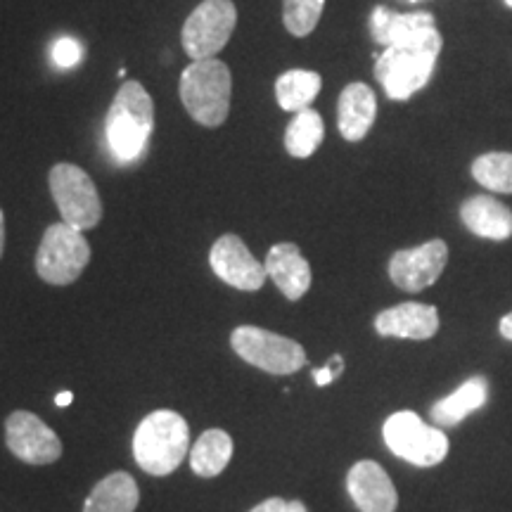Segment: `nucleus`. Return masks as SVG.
I'll use <instances>...</instances> for the list:
<instances>
[{"instance_id": "obj_24", "label": "nucleus", "mask_w": 512, "mask_h": 512, "mask_svg": "<svg viewBox=\"0 0 512 512\" xmlns=\"http://www.w3.org/2000/svg\"><path fill=\"white\" fill-rule=\"evenodd\" d=\"M472 178L491 192L512 195V152H486L472 162Z\"/></svg>"}, {"instance_id": "obj_27", "label": "nucleus", "mask_w": 512, "mask_h": 512, "mask_svg": "<svg viewBox=\"0 0 512 512\" xmlns=\"http://www.w3.org/2000/svg\"><path fill=\"white\" fill-rule=\"evenodd\" d=\"M342 370H344V361H342V356H332L328 366H325V368H318V370H313V380H316L318 387H328L330 382H335L337 377L342 375Z\"/></svg>"}, {"instance_id": "obj_25", "label": "nucleus", "mask_w": 512, "mask_h": 512, "mask_svg": "<svg viewBox=\"0 0 512 512\" xmlns=\"http://www.w3.org/2000/svg\"><path fill=\"white\" fill-rule=\"evenodd\" d=\"M325 0H283V22L292 36L304 38L318 27Z\"/></svg>"}, {"instance_id": "obj_7", "label": "nucleus", "mask_w": 512, "mask_h": 512, "mask_svg": "<svg viewBox=\"0 0 512 512\" xmlns=\"http://www.w3.org/2000/svg\"><path fill=\"white\" fill-rule=\"evenodd\" d=\"M230 347L249 366L271 375H292L306 366V351L299 342L275 335L256 325H240L230 335Z\"/></svg>"}, {"instance_id": "obj_19", "label": "nucleus", "mask_w": 512, "mask_h": 512, "mask_svg": "<svg viewBox=\"0 0 512 512\" xmlns=\"http://www.w3.org/2000/svg\"><path fill=\"white\" fill-rule=\"evenodd\" d=\"M140 491L136 479L126 472H112L88 496L83 512H133L138 508Z\"/></svg>"}, {"instance_id": "obj_28", "label": "nucleus", "mask_w": 512, "mask_h": 512, "mask_svg": "<svg viewBox=\"0 0 512 512\" xmlns=\"http://www.w3.org/2000/svg\"><path fill=\"white\" fill-rule=\"evenodd\" d=\"M285 503L287 501H283V498H268V501L259 503L254 510H249V512H283Z\"/></svg>"}, {"instance_id": "obj_17", "label": "nucleus", "mask_w": 512, "mask_h": 512, "mask_svg": "<svg viewBox=\"0 0 512 512\" xmlns=\"http://www.w3.org/2000/svg\"><path fill=\"white\" fill-rule=\"evenodd\" d=\"M460 221L486 240L501 242L512 235V211L489 195H475L460 204Z\"/></svg>"}, {"instance_id": "obj_32", "label": "nucleus", "mask_w": 512, "mask_h": 512, "mask_svg": "<svg viewBox=\"0 0 512 512\" xmlns=\"http://www.w3.org/2000/svg\"><path fill=\"white\" fill-rule=\"evenodd\" d=\"M3 249H5V216H3V209H0V256H3Z\"/></svg>"}, {"instance_id": "obj_22", "label": "nucleus", "mask_w": 512, "mask_h": 512, "mask_svg": "<svg viewBox=\"0 0 512 512\" xmlns=\"http://www.w3.org/2000/svg\"><path fill=\"white\" fill-rule=\"evenodd\" d=\"M233 456V439L223 430H207L190 448V467L200 477H216Z\"/></svg>"}, {"instance_id": "obj_29", "label": "nucleus", "mask_w": 512, "mask_h": 512, "mask_svg": "<svg viewBox=\"0 0 512 512\" xmlns=\"http://www.w3.org/2000/svg\"><path fill=\"white\" fill-rule=\"evenodd\" d=\"M501 335L512 342V313L501 318Z\"/></svg>"}, {"instance_id": "obj_11", "label": "nucleus", "mask_w": 512, "mask_h": 512, "mask_svg": "<svg viewBox=\"0 0 512 512\" xmlns=\"http://www.w3.org/2000/svg\"><path fill=\"white\" fill-rule=\"evenodd\" d=\"M448 261L444 240H430L413 249H399L389 259V278L403 292H422L437 283Z\"/></svg>"}, {"instance_id": "obj_12", "label": "nucleus", "mask_w": 512, "mask_h": 512, "mask_svg": "<svg viewBox=\"0 0 512 512\" xmlns=\"http://www.w3.org/2000/svg\"><path fill=\"white\" fill-rule=\"evenodd\" d=\"M209 264L216 278H221L223 283L242 292L261 290L268 278L266 266L259 264L245 242L233 233L221 235L214 242L209 252Z\"/></svg>"}, {"instance_id": "obj_10", "label": "nucleus", "mask_w": 512, "mask_h": 512, "mask_svg": "<svg viewBox=\"0 0 512 512\" xmlns=\"http://www.w3.org/2000/svg\"><path fill=\"white\" fill-rule=\"evenodd\" d=\"M5 444L29 465H50L62 456V441L38 415L15 411L5 420Z\"/></svg>"}, {"instance_id": "obj_8", "label": "nucleus", "mask_w": 512, "mask_h": 512, "mask_svg": "<svg viewBox=\"0 0 512 512\" xmlns=\"http://www.w3.org/2000/svg\"><path fill=\"white\" fill-rule=\"evenodd\" d=\"M384 444L394 456L418 467H434L448 456V437L437 427L425 425L418 413L389 415L382 427Z\"/></svg>"}, {"instance_id": "obj_4", "label": "nucleus", "mask_w": 512, "mask_h": 512, "mask_svg": "<svg viewBox=\"0 0 512 512\" xmlns=\"http://www.w3.org/2000/svg\"><path fill=\"white\" fill-rule=\"evenodd\" d=\"M183 107L197 124L219 128L226 124L230 112V95H233V76L226 62L209 57V60H192L181 74Z\"/></svg>"}, {"instance_id": "obj_30", "label": "nucleus", "mask_w": 512, "mask_h": 512, "mask_svg": "<svg viewBox=\"0 0 512 512\" xmlns=\"http://www.w3.org/2000/svg\"><path fill=\"white\" fill-rule=\"evenodd\" d=\"M72 401H74V394H72V392H60V394H57V399H55V403H57V406H60V408L69 406V403H72Z\"/></svg>"}, {"instance_id": "obj_13", "label": "nucleus", "mask_w": 512, "mask_h": 512, "mask_svg": "<svg viewBox=\"0 0 512 512\" xmlns=\"http://www.w3.org/2000/svg\"><path fill=\"white\" fill-rule=\"evenodd\" d=\"M347 489L351 501L361 512H396V505H399L392 479L375 460H361L351 467Z\"/></svg>"}, {"instance_id": "obj_6", "label": "nucleus", "mask_w": 512, "mask_h": 512, "mask_svg": "<svg viewBox=\"0 0 512 512\" xmlns=\"http://www.w3.org/2000/svg\"><path fill=\"white\" fill-rule=\"evenodd\" d=\"M50 195L60 209L62 221L76 230H91L102 219V200L93 178L81 166L60 162L50 169Z\"/></svg>"}, {"instance_id": "obj_14", "label": "nucleus", "mask_w": 512, "mask_h": 512, "mask_svg": "<svg viewBox=\"0 0 512 512\" xmlns=\"http://www.w3.org/2000/svg\"><path fill=\"white\" fill-rule=\"evenodd\" d=\"M375 330L382 337H396V339H430L437 335L439 330V311L430 304L406 302L392 309L377 313Z\"/></svg>"}, {"instance_id": "obj_26", "label": "nucleus", "mask_w": 512, "mask_h": 512, "mask_svg": "<svg viewBox=\"0 0 512 512\" xmlns=\"http://www.w3.org/2000/svg\"><path fill=\"white\" fill-rule=\"evenodd\" d=\"M81 57H83V48H81V43L76 41V38L62 36L53 43V62L60 69L76 67V64L81 62Z\"/></svg>"}, {"instance_id": "obj_34", "label": "nucleus", "mask_w": 512, "mask_h": 512, "mask_svg": "<svg viewBox=\"0 0 512 512\" xmlns=\"http://www.w3.org/2000/svg\"><path fill=\"white\" fill-rule=\"evenodd\" d=\"M413 3H415V0H413Z\"/></svg>"}, {"instance_id": "obj_2", "label": "nucleus", "mask_w": 512, "mask_h": 512, "mask_svg": "<svg viewBox=\"0 0 512 512\" xmlns=\"http://www.w3.org/2000/svg\"><path fill=\"white\" fill-rule=\"evenodd\" d=\"M155 131V102L143 83L126 81L114 95L105 119V138L114 159L121 164L138 162L147 152Z\"/></svg>"}, {"instance_id": "obj_1", "label": "nucleus", "mask_w": 512, "mask_h": 512, "mask_svg": "<svg viewBox=\"0 0 512 512\" xmlns=\"http://www.w3.org/2000/svg\"><path fill=\"white\" fill-rule=\"evenodd\" d=\"M441 46H444V38L439 29L427 27L384 48L375 62V76L382 83L387 98L403 102L422 91L432 79Z\"/></svg>"}, {"instance_id": "obj_16", "label": "nucleus", "mask_w": 512, "mask_h": 512, "mask_svg": "<svg viewBox=\"0 0 512 512\" xmlns=\"http://www.w3.org/2000/svg\"><path fill=\"white\" fill-rule=\"evenodd\" d=\"M377 119V98L366 83H349L337 102V128L344 140L358 143L368 136Z\"/></svg>"}, {"instance_id": "obj_31", "label": "nucleus", "mask_w": 512, "mask_h": 512, "mask_svg": "<svg viewBox=\"0 0 512 512\" xmlns=\"http://www.w3.org/2000/svg\"><path fill=\"white\" fill-rule=\"evenodd\" d=\"M283 512H309V510H306V505L302 501H287Z\"/></svg>"}, {"instance_id": "obj_21", "label": "nucleus", "mask_w": 512, "mask_h": 512, "mask_svg": "<svg viewBox=\"0 0 512 512\" xmlns=\"http://www.w3.org/2000/svg\"><path fill=\"white\" fill-rule=\"evenodd\" d=\"M323 79L318 72L311 69H290V72L280 74L275 81V100L285 112H302L309 110L311 102L318 98Z\"/></svg>"}, {"instance_id": "obj_20", "label": "nucleus", "mask_w": 512, "mask_h": 512, "mask_svg": "<svg viewBox=\"0 0 512 512\" xmlns=\"http://www.w3.org/2000/svg\"><path fill=\"white\" fill-rule=\"evenodd\" d=\"M427 27H437L430 12H408V15H401V12L377 5L373 15H370V31H373L375 41L384 48L394 46V43L418 34V31Z\"/></svg>"}, {"instance_id": "obj_33", "label": "nucleus", "mask_w": 512, "mask_h": 512, "mask_svg": "<svg viewBox=\"0 0 512 512\" xmlns=\"http://www.w3.org/2000/svg\"><path fill=\"white\" fill-rule=\"evenodd\" d=\"M505 5H508V8H512V0H505Z\"/></svg>"}, {"instance_id": "obj_15", "label": "nucleus", "mask_w": 512, "mask_h": 512, "mask_svg": "<svg viewBox=\"0 0 512 512\" xmlns=\"http://www.w3.org/2000/svg\"><path fill=\"white\" fill-rule=\"evenodd\" d=\"M268 278L273 280L275 287L283 292L285 299L297 302L302 299L311 287V266L299 252L297 245L292 242H280L268 249V256L264 261Z\"/></svg>"}, {"instance_id": "obj_9", "label": "nucleus", "mask_w": 512, "mask_h": 512, "mask_svg": "<svg viewBox=\"0 0 512 512\" xmlns=\"http://www.w3.org/2000/svg\"><path fill=\"white\" fill-rule=\"evenodd\" d=\"M238 24L233 0H202L185 19L181 41L192 60H209L228 46Z\"/></svg>"}, {"instance_id": "obj_18", "label": "nucleus", "mask_w": 512, "mask_h": 512, "mask_svg": "<svg viewBox=\"0 0 512 512\" xmlns=\"http://www.w3.org/2000/svg\"><path fill=\"white\" fill-rule=\"evenodd\" d=\"M486 399H489V384H486L484 377H470V380L460 384L456 392L434 403L432 418L439 427H456L467 415L479 411Z\"/></svg>"}, {"instance_id": "obj_23", "label": "nucleus", "mask_w": 512, "mask_h": 512, "mask_svg": "<svg viewBox=\"0 0 512 512\" xmlns=\"http://www.w3.org/2000/svg\"><path fill=\"white\" fill-rule=\"evenodd\" d=\"M325 138V124L323 117L316 110H302L292 117L285 131V150L292 157L306 159L318 150Z\"/></svg>"}, {"instance_id": "obj_5", "label": "nucleus", "mask_w": 512, "mask_h": 512, "mask_svg": "<svg viewBox=\"0 0 512 512\" xmlns=\"http://www.w3.org/2000/svg\"><path fill=\"white\" fill-rule=\"evenodd\" d=\"M91 261V245L81 230L67 223H53L43 233L36 252V273L48 285H72Z\"/></svg>"}, {"instance_id": "obj_3", "label": "nucleus", "mask_w": 512, "mask_h": 512, "mask_svg": "<svg viewBox=\"0 0 512 512\" xmlns=\"http://www.w3.org/2000/svg\"><path fill=\"white\" fill-rule=\"evenodd\" d=\"M190 456V430L183 415L155 411L138 425L133 434V458L147 475L166 477L178 470Z\"/></svg>"}]
</instances>
